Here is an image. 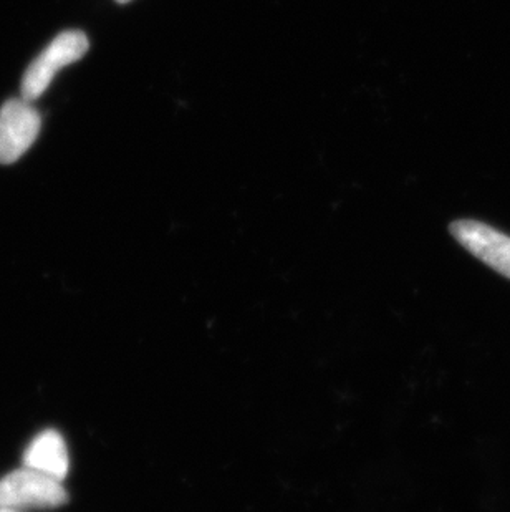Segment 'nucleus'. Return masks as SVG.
Returning a JSON list of instances; mask_svg holds the SVG:
<instances>
[{
  "mask_svg": "<svg viewBox=\"0 0 510 512\" xmlns=\"http://www.w3.org/2000/svg\"><path fill=\"white\" fill-rule=\"evenodd\" d=\"M42 126L39 112L24 98L0 108V165H12L34 145Z\"/></svg>",
  "mask_w": 510,
  "mask_h": 512,
  "instance_id": "3",
  "label": "nucleus"
},
{
  "mask_svg": "<svg viewBox=\"0 0 510 512\" xmlns=\"http://www.w3.org/2000/svg\"><path fill=\"white\" fill-rule=\"evenodd\" d=\"M67 501L63 481L27 466L0 479V509H55Z\"/></svg>",
  "mask_w": 510,
  "mask_h": 512,
  "instance_id": "1",
  "label": "nucleus"
},
{
  "mask_svg": "<svg viewBox=\"0 0 510 512\" xmlns=\"http://www.w3.org/2000/svg\"><path fill=\"white\" fill-rule=\"evenodd\" d=\"M88 47H90V42H88L87 35L80 30H67V32L57 35L52 40V44L39 57L35 58L34 62L30 63L27 72L24 73L22 85H20L22 98L32 103L42 97L52 83L53 77L63 67L77 62L87 54Z\"/></svg>",
  "mask_w": 510,
  "mask_h": 512,
  "instance_id": "2",
  "label": "nucleus"
},
{
  "mask_svg": "<svg viewBox=\"0 0 510 512\" xmlns=\"http://www.w3.org/2000/svg\"><path fill=\"white\" fill-rule=\"evenodd\" d=\"M118 2H121V4H125V2H130V0H118Z\"/></svg>",
  "mask_w": 510,
  "mask_h": 512,
  "instance_id": "7",
  "label": "nucleus"
},
{
  "mask_svg": "<svg viewBox=\"0 0 510 512\" xmlns=\"http://www.w3.org/2000/svg\"><path fill=\"white\" fill-rule=\"evenodd\" d=\"M0 512H17V511H12V509H0Z\"/></svg>",
  "mask_w": 510,
  "mask_h": 512,
  "instance_id": "6",
  "label": "nucleus"
},
{
  "mask_svg": "<svg viewBox=\"0 0 510 512\" xmlns=\"http://www.w3.org/2000/svg\"><path fill=\"white\" fill-rule=\"evenodd\" d=\"M451 234L464 249L486 266L510 279V237L471 219L451 224Z\"/></svg>",
  "mask_w": 510,
  "mask_h": 512,
  "instance_id": "4",
  "label": "nucleus"
},
{
  "mask_svg": "<svg viewBox=\"0 0 510 512\" xmlns=\"http://www.w3.org/2000/svg\"><path fill=\"white\" fill-rule=\"evenodd\" d=\"M24 466L60 481L67 478L70 456L63 436L55 430H45L35 436L25 450Z\"/></svg>",
  "mask_w": 510,
  "mask_h": 512,
  "instance_id": "5",
  "label": "nucleus"
}]
</instances>
